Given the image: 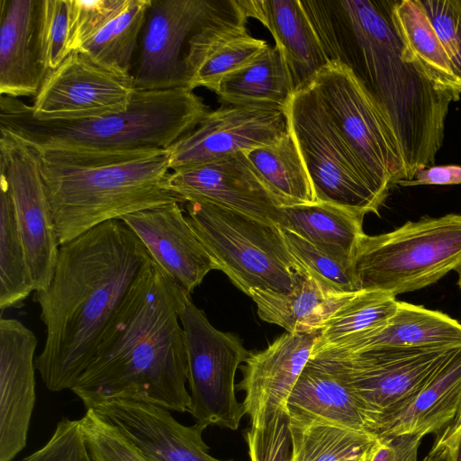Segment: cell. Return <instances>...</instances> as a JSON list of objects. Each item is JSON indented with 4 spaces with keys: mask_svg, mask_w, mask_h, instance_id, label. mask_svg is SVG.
Wrapping results in <instances>:
<instances>
[{
    "mask_svg": "<svg viewBox=\"0 0 461 461\" xmlns=\"http://www.w3.org/2000/svg\"><path fill=\"white\" fill-rule=\"evenodd\" d=\"M395 0H306L303 5L329 61L348 66L398 141L405 180L435 165L449 105L457 99L403 58Z\"/></svg>",
    "mask_w": 461,
    "mask_h": 461,
    "instance_id": "obj_1",
    "label": "cell"
},
{
    "mask_svg": "<svg viewBox=\"0 0 461 461\" xmlns=\"http://www.w3.org/2000/svg\"><path fill=\"white\" fill-rule=\"evenodd\" d=\"M154 264L121 219L59 246L50 285L32 295L46 328L35 366L49 391L74 386L122 304Z\"/></svg>",
    "mask_w": 461,
    "mask_h": 461,
    "instance_id": "obj_2",
    "label": "cell"
},
{
    "mask_svg": "<svg viewBox=\"0 0 461 461\" xmlns=\"http://www.w3.org/2000/svg\"><path fill=\"white\" fill-rule=\"evenodd\" d=\"M189 299L155 263L122 304L70 389L86 410L126 399L188 412L180 313Z\"/></svg>",
    "mask_w": 461,
    "mask_h": 461,
    "instance_id": "obj_3",
    "label": "cell"
},
{
    "mask_svg": "<svg viewBox=\"0 0 461 461\" xmlns=\"http://www.w3.org/2000/svg\"><path fill=\"white\" fill-rule=\"evenodd\" d=\"M38 152L59 246L105 221L182 203L167 186L168 149Z\"/></svg>",
    "mask_w": 461,
    "mask_h": 461,
    "instance_id": "obj_4",
    "label": "cell"
},
{
    "mask_svg": "<svg viewBox=\"0 0 461 461\" xmlns=\"http://www.w3.org/2000/svg\"><path fill=\"white\" fill-rule=\"evenodd\" d=\"M194 90H136L122 113L74 121H47L31 105L1 95L0 131L38 151L116 152L166 149L192 131L209 113Z\"/></svg>",
    "mask_w": 461,
    "mask_h": 461,
    "instance_id": "obj_5",
    "label": "cell"
},
{
    "mask_svg": "<svg viewBox=\"0 0 461 461\" xmlns=\"http://www.w3.org/2000/svg\"><path fill=\"white\" fill-rule=\"evenodd\" d=\"M461 263V214L424 216L361 238L353 268L359 290L393 297L429 286Z\"/></svg>",
    "mask_w": 461,
    "mask_h": 461,
    "instance_id": "obj_6",
    "label": "cell"
},
{
    "mask_svg": "<svg viewBox=\"0 0 461 461\" xmlns=\"http://www.w3.org/2000/svg\"><path fill=\"white\" fill-rule=\"evenodd\" d=\"M187 221L232 284L247 295L252 289L286 294L300 267L280 227L204 202L185 203Z\"/></svg>",
    "mask_w": 461,
    "mask_h": 461,
    "instance_id": "obj_7",
    "label": "cell"
},
{
    "mask_svg": "<svg viewBox=\"0 0 461 461\" xmlns=\"http://www.w3.org/2000/svg\"><path fill=\"white\" fill-rule=\"evenodd\" d=\"M285 112L317 201L379 215L388 195L365 171L311 82L294 92Z\"/></svg>",
    "mask_w": 461,
    "mask_h": 461,
    "instance_id": "obj_8",
    "label": "cell"
},
{
    "mask_svg": "<svg viewBox=\"0 0 461 461\" xmlns=\"http://www.w3.org/2000/svg\"><path fill=\"white\" fill-rule=\"evenodd\" d=\"M459 348H382L312 358L354 394L374 435L406 409Z\"/></svg>",
    "mask_w": 461,
    "mask_h": 461,
    "instance_id": "obj_9",
    "label": "cell"
},
{
    "mask_svg": "<svg viewBox=\"0 0 461 461\" xmlns=\"http://www.w3.org/2000/svg\"><path fill=\"white\" fill-rule=\"evenodd\" d=\"M311 84L371 180L389 195L406 179L405 167L396 137L370 95L339 61L328 62Z\"/></svg>",
    "mask_w": 461,
    "mask_h": 461,
    "instance_id": "obj_10",
    "label": "cell"
},
{
    "mask_svg": "<svg viewBox=\"0 0 461 461\" xmlns=\"http://www.w3.org/2000/svg\"><path fill=\"white\" fill-rule=\"evenodd\" d=\"M195 423L237 430L245 411L236 397L235 376L249 356L236 334L214 328L203 310L189 299L180 313Z\"/></svg>",
    "mask_w": 461,
    "mask_h": 461,
    "instance_id": "obj_11",
    "label": "cell"
},
{
    "mask_svg": "<svg viewBox=\"0 0 461 461\" xmlns=\"http://www.w3.org/2000/svg\"><path fill=\"white\" fill-rule=\"evenodd\" d=\"M0 173L11 189L34 291L45 290L52 279L59 244L39 152L0 131Z\"/></svg>",
    "mask_w": 461,
    "mask_h": 461,
    "instance_id": "obj_12",
    "label": "cell"
},
{
    "mask_svg": "<svg viewBox=\"0 0 461 461\" xmlns=\"http://www.w3.org/2000/svg\"><path fill=\"white\" fill-rule=\"evenodd\" d=\"M135 91L131 74L101 66L77 50L47 73L31 108L47 121L103 117L125 112Z\"/></svg>",
    "mask_w": 461,
    "mask_h": 461,
    "instance_id": "obj_13",
    "label": "cell"
},
{
    "mask_svg": "<svg viewBox=\"0 0 461 461\" xmlns=\"http://www.w3.org/2000/svg\"><path fill=\"white\" fill-rule=\"evenodd\" d=\"M220 0H151L131 74L135 90L185 87L184 44ZM136 52V53H137Z\"/></svg>",
    "mask_w": 461,
    "mask_h": 461,
    "instance_id": "obj_14",
    "label": "cell"
},
{
    "mask_svg": "<svg viewBox=\"0 0 461 461\" xmlns=\"http://www.w3.org/2000/svg\"><path fill=\"white\" fill-rule=\"evenodd\" d=\"M287 131L284 110L221 104L168 148L170 169L175 171L269 145Z\"/></svg>",
    "mask_w": 461,
    "mask_h": 461,
    "instance_id": "obj_15",
    "label": "cell"
},
{
    "mask_svg": "<svg viewBox=\"0 0 461 461\" xmlns=\"http://www.w3.org/2000/svg\"><path fill=\"white\" fill-rule=\"evenodd\" d=\"M167 186L182 203H209L280 227L282 205L244 152L175 170Z\"/></svg>",
    "mask_w": 461,
    "mask_h": 461,
    "instance_id": "obj_16",
    "label": "cell"
},
{
    "mask_svg": "<svg viewBox=\"0 0 461 461\" xmlns=\"http://www.w3.org/2000/svg\"><path fill=\"white\" fill-rule=\"evenodd\" d=\"M240 0H220L187 41L184 56L185 87L214 91L227 75L249 65L268 46L247 30Z\"/></svg>",
    "mask_w": 461,
    "mask_h": 461,
    "instance_id": "obj_17",
    "label": "cell"
},
{
    "mask_svg": "<svg viewBox=\"0 0 461 461\" xmlns=\"http://www.w3.org/2000/svg\"><path fill=\"white\" fill-rule=\"evenodd\" d=\"M121 220L141 240L156 265L188 295L210 271L219 270L180 203L140 210Z\"/></svg>",
    "mask_w": 461,
    "mask_h": 461,
    "instance_id": "obj_18",
    "label": "cell"
},
{
    "mask_svg": "<svg viewBox=\"0 0 461 461\" xmlns=\"http://www.w3.org/2000/svg\"><path fill=\"white\" fill-rule=\"evenodd\" d=\"M37 338L23 322L0 319V461L25 447L36 402Z\"/></svg>",
    "mask_w": 461,
    "mask_h": 461,
    "instance_id": "obj_19",
    "label": "cell"
},
{
    "mask_svg": "<svg viewBox=\"0 0 461 461\" xmlns=\"http://www.w3.org/2000/svg\"><path fill=\"white\" fill-rule=\"evenodd\" d=\"M118 428L149 461H226L209 454L205 428L178 422L170 411L151 403L114 399L92 408Z\"/></svg>",
    "mask_w": 461,
    "mask_h": 461,
    "instance_id": "obj_20",
    "label": "cell"
},
{
    "mask_svg": "<svg viewBox=\"0 0 461 461\" xmlns=\"http://www.w3.org/2000/svg\"><path fill=\"white\" fill-rule=\"evenodd\" d=\"M319 333H284L262 351L251 353L240 369L236 389L250 426L261 425L277 410L287 408L288 397L309 362Z\"/></svg>",
    "mask_w": 461,
    "mask_h": 461,
    "instance_id": "obj_21",
    "label": "cell"
},
{
    "mask_svg": "<svg viewBox=\"0 0 461 461\" xmlns=\"http://www.w3.org/2000/svg\"><path fill=\"white\" fill-rule=\"evenodd\" d=\"M382 348H461V324L438 311L398 301L395 312L382 325L311 358L340 357Z\"/></svg>",
    "mask_w": 461,
    "mask_h": 461,
    "instance_id": "obj_22",
    "label": "cell"
},
{
    "mask_svg": "<svg viewBox=\"0 0 461 461\" xmlns=\"http://www.w3.org/2000/svg\"><path fill=\"white\" fill-rule=\"evenodd\" d=\"M40 0H0V95L34 98L49 72L38 45Z\"/></svg>",
    "mask_w": 461,
    "mask_h": 461,
    "instance_id": "obj_23",
    "label": "cell"
},
{
    "mask_svg": "<svg viewBox=\"0 0 461 461\" xmlns=\"http://www.w3.org/2000/svg\"><path fill=\"white\" fill-rule=\"evenodd\" d=\"M248 16L271 32L292 74L296 90L330 62L301 0H240Z\"/></svg>",
    "mask_w": 461,
    "mask_h": 461,
    "instance_id": "obj_24",
    "label": "cell"
},
{
    "mask_svg": "<svg viewBox=\"0 0 461 461\" xmlns=\"http://www.w3.org/2000/svg\"><path fill=\"white\" fill-rule=\"evenodd\" d=\"M357 292L339 291L303 273L289 293L252 289L248 295L264 321L288 333L308 334L319 333Z\"/></svg>",
    "mask_w": 461,
    "mask_h": 461,
    "instance_id": "obj_25",
    "label": "cell"
},
{
    "mask_svg": "<svg viewBox=\"0 0 461 461\" xmlns=\"http://www.w3.org/2000/svg\"><path fill=\"white\" fill-rule=\"evenodd\" d=\"M280 228L299 235L320 250L353 267L365 235V214L330 203L284 206Z\"/></svg>",
    "mask_w": 461,
    "mask_h": 461,
    "instance_id": "obj_26",
    "label": "cell"
},
{
    "mask_svg": "<svg viewBox=\"0 0 461 461\" xmlns=\"http://www.w3.org/2000/svg\"><path fill=\"white\" fill-rule=\"evenodd\" d=\"M461 405V348L414 401L376 434L379 439L401 435L440 433L456 418Z\"/></svg>",
    "mask_w": 461,
    "mask_h": 461,
    "instance_id": "obj_27",
    "label": "cell"
},
{
    "mask_svg": "<svg viewBox=\"0 0 461 461\" xmlns=\"http://www.w3.org/2000/svg\"><path fill=\"white\" fill-rule=\"evenodd\" d=\"M286 407L289 415L368 431L364 412L351 391L312 359L294 384Z\"/></svg>",
    "mask_w": 461,
    "mask_h": 461,
    "instance_id": "obj_28",
    "label": "cell"
},
{
    "mask_svg": "<svg viewBox=\"0 0 461 461\" xmlns=\"http://www.w3.org/2000/svg\"><path fill=\"white\" fill-rule=\"evenodd\" d=\"M295 91L281 50L268 45L251 63L224 77L213 92L221 104L286 111Z\"/></svg>",
    "mask_w": 461,
    "mask_h": 461,
    "instance_id": "obj_29",
    "label": "cell"
},
{
    "mask_svg": "<svg viewBox=\"0 0 461 461\" xmlns=\"http://www.w3.org/2000/svg\"><path fill=\"white\" fill-rule=\"evenodd\" d=\"M392 16L403 46V58L418 66L438 86L457 101L461 86L420 0H395Z\"/></svg>",
    "mask_w": 461,
    "mask_h": 461,
    "instance_id": "obj_30",
    "label": "cell"
},
{
    "mask_svg": "<svg viewBox=\"0 0 461 461\" xmlns=\"http://www.w3.org/2000/svg\"><path fill=\"white\" fill-rule=\"evenodd\" d=\"M244 153L282 207L318 202L289 128L276 142Z\"/></svg>",
    "mask_w": 461,
    "mask_h": 461,
    "instance_id": "obj_31",
    "label": "cell"
},
{
    "mask_svg": "<svg viewBox=\"0 0 461 461\" xmlns=\"http://www.w3.org/2000/svg\"><path fill=\"white\" fill-rule=\"evenodd\" d=\"M151 0H122L121 5L78 50L105 68L129 73Z\"/></svg>",
    "mask_w": 461,
    "mask_h": 461,
    "instance_id": "obj_32",
    "label": "cell"
},
{
    "mask_svg": "<svg viewBox=\"0 0 461 461\" xmlns=\"http://www.w3.org/2000/svg\"><path fill=\"white\" fill-rule=\"evenodd\" d=\"M34 291L8 181L0 173V308L20 307Z\"/></svg>",
    "mask_w": 461,
    "mask_h": 461,
    "instance_id": "obj_33",
    "label": "cell"
},
{
    "mask_svg": "<svg viewBox=\"0 0 461 461\" xmlns=\"http://www.w3.org/2000/svg\"><path fill=\"white\" fill-rule=\"evenodd\" d=\"M296 428L308 461H364L374 453L380 439L366 430L289 415Z\"/></svg>",
    "mask_w": 461,
    "mask_h": 461,
    "instance_id": "obj_34",
    "label": "cell"
},
{
    "mask_svg": "<svg viewBox=\"0 0 461 461\" xmlns=\"http://www.w3.org/2000/svg\"><path fill=\"white\" fill-rule=\"evenodd\" d=\"M398 300L376 290H359L319 332L312 353L330 348L384 323L396 311Z\"/></svg>",
    "mask_w": 461,
    "mask_h": 461,
    "instance_id": "obj_35",
    "label": "cell"
},
{
    "mask_svg": "<svg viewBox=\"0 0 461 461\" xmlns=\"http://www.w3.org/2000/svg\"><path fill=\"white\" fill-rule=\"evenodd\" d=\"M244 438L250 461H308L287 408L277 410L259 426H249Z\"/></svg>",
    "mask_w": 461,
    "mask_h": 461,
    "instance_id": "obj_36",
    "label": "cell"
},
{
    "mask_svg": "<svg viewBox=\"0 0 461 461\" xmlns=\"http://www.w3.org/2000/svg\"><path fill=\"white\" fill-rule=\"evenodd\" d=\"M281 230L289 252L303 273L339 291H359L353 267L341 264L294 232Z\"/></svg>",
    "mask_w": 461,
    "mask_h": 461,
    "instance_id": "obj_37",
    "label": "cell"
},
{
    "mask_svg": "<svg viewBox=\"0 0 461 461\" xmlns=\"http://www.w3.org/2000/svg\"><path fill=\"white\" fill-rule=\"evenodd\" d=\"M93 461H149L114 425L93 409L79 419Z\"/></svg>",
    "mask_w": 461,
    "mask_h": 461,
    "instance_id": "obj_38",
    "label": "cell"
},
{
    "mask_svg": "<svg viewBox=\"0 0 461 461\" xmlns=\"http://www.w3.org/2000/svg\"><path fill=\"white\" fill-rule=\"evenodd\" d=\"M69 0H40L38 45L43 66L50 71L68 56Z\"/></svg>",
    "mask_w": 461,
    "mask_h": 461,
    "instance_id": "obj_39",
    "label": "cell"
},
{
    "mask_svg": "<svg viewBox=\"0 0 461 461\" xmlns=\"http://www.w3.org/2000/svg\"><path fill=\"white\" fill-rule=\"evenodd\" d=\"M461 86V0H420Z\"/></svg>",
    "mask_w": 461,
    "mask_h": 461,
    "instance_id": "obj_40",
    "label": "cell"
},
{
    "mask_svg": "<svg viewBox=\"0 0 461 461\" xmlns=\"http://www.w3.org/2000/svg\"><path fill=\"white\" fill-rule=\"evenodd\" d=\"M19 461H93L79 420L62 418L49 440Z\"/></svg>",
    "mask_w": 461,
    "mask_h": 461,
    "instance_id": "obj_41",
    "label": "cell"
},
{
    "mask_svg": "<svg viewBox=\"0 0 461 461\" xmlns=\"http://www.w3.org/2000/svg\"><path fill=\"white\" fill-rule=\"evenodd\" d=\"M122 0H69L68 55L78 50L109 19Z\"/></svg>",
    "mask_w": 461,
    "mask_h": 461,
    "instance_id": "obj_42",
    "label": "cell"
},
{
    "mask_svg": "<svg viewBox=\"0 0 461 461\" xmlns=\"http://www.w3.org/2000/svg\"><path fill=\"white\" fill-rule=\"evenodd\" d=\"M421 438L418 435H401L380 439L371 461H418Z\"/></svg>",
    "mask_w": 461,
    "mask_h": 461,
    "instance_id": "obj_43",
    "label": "cell"
},
{
    "mask_svg": "<svg viewBox=\"0 0 461 461\" xmlns=\"http://www.w3.org/2000/svg\"><path fill=\"white\" fill-rule=\"evenodd\" d=\"M461 184V166H431L417 171L411 180L400 181V186L447 185Z\"/></svg>",
    "mask_w": 461,
    "mask_h": 461,
    "instance_id": "obj_44",
    "label": "cell"
},
{
    "mask_svg": "<svg viewBox=\"0 0 461 461\" xmlns=\"http://www.w3.org/2000/svg\"><path fill=\"white\" fill-rule=\"evenodd\" d=\"M429 454L440 461H461V428L451 436H438Z\"/></svg>",
    "mask_w": 461,
    "mask_h": 461,
    "instance_id": "obj_45",
    "label": "cell"
},
{
    "mask_svg": "<svg viewBox=\"0 0 461 461\" xmlns=\"http://www.w3.org/2000/svg\"><path fill=\"white\" fill-rule=\"evenodd\" d=\"M461 428V405L454 420L440 433L438 437H448L456 433Z\"/></svg>",
    "mask_w": 461,
    "mask_h": 461,
    "instance_id": "obj_46",
    "label": "cell"
},
{
    "mask_svg": "<svg viewBox=\"0 0 461 461\" xmlns=\"http://www.w3.org/2000/svg\"><path fill=\"white\" fill-rule=\"evenodd\" d=\"M457 273V285L460 289V292H461V263L459 264V266L455 269Z\"/></svg>",
    "mask_w": 461,
    "mask_h": 461,
    "instance_id": "obj_47",
    "label": "cell"
},
{
    "mask_svg": "<svg viewBox=\"0 0 461 461\" xmlns=\"http://www.w3.org/2000/svg\"><path fill=\"white\" fill-rule=\"evenodd\" d=\"M422 461H440L437 456L428 454V456Z\"/></svg>",
    "mask_w": 461,
    "mask_h": 461,
    "instance_id": "obj_48",
    "label": "cell"
},
{
    "mask_svg": "<svg viewBox=\"0 0 461 461\" xmlns=\"http://www.w3.org/2000/svg\"><path fill=\"white\" fill-rule=\"evenodd\" d=\"M372 456H373V454H372ZM372 456H370L368 458H366V460H364V461H371Z\"/></svg>",
    "mask_w": 461,
    "mask_h": 461,
    "instance_id": "obj_49",
    "label": "cell"
}]
</instances>
